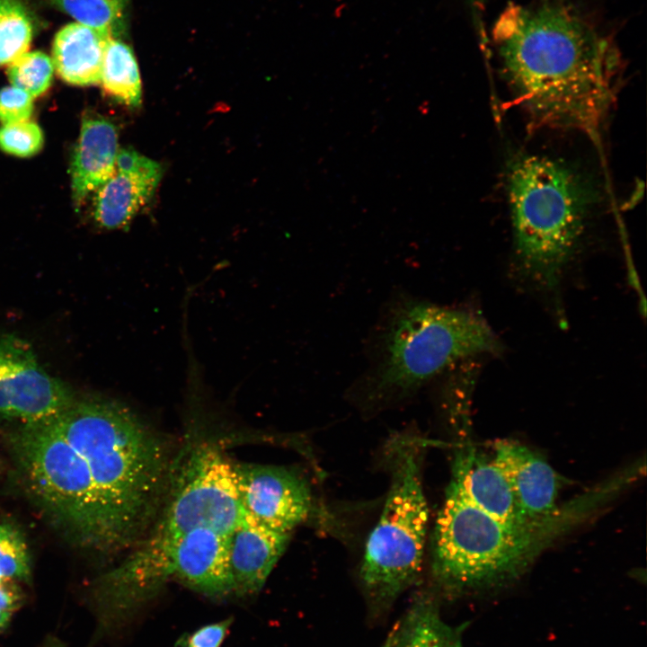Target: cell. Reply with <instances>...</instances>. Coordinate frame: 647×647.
I'll list each match as a JSON object with an SVG mask.
<instances>
[{"label": "cell", "instance_id": "cell-1", "mask_svg": "<svg viewBox=\"0 0 647 647\" xmlns=\"http://www.w3.org/2000/svg\"><path fill=\"white\" fill-rule=\"evenodd\" d=\"M492 38L503 76L533 125L598 136L620 73L606 37L572 7L547 1L506 7Z\"/></svg>", "mask_w": 647, "mask_h": 647}, {"label": "cell", "instance_id": "cell-2", "mask_svg": "<svg viewBox=\"0 0 647 647\" xmlns=\"http://www.w3.org/2000/svg\"><path fill=\"white\" fill-rule=\"evenodd\" d=\"M48 421L87 465L111 550L145 536L172 479L166 441L130 408L101 397L74 399Z\"/></svg>", "mask_w": 647, "mask_h": 647}, {"label": "cell", "instance_id": "cell-3", "mask_svg": "<svg viewBox=\"0 0 647 647\" xmlns=\"http://www.w3.org/2000/svg\"><path fill=\"white\" fill-rule=\"evenodd\" d=\"M616 496L607 482L549 516L521 525L501 522L474 506L451 479L432 536V572L448 589L493 586L517 578L553 545Z\"/></svg>", "mask_w": 647, "mask_h": 647}, {"label": "cell", "instance_id": "cell-4", "mask_svg": "<svg viewBox=\"0 0 647 647\" xmlns=\"http://www.w3.org/2000/svg\"><path fill=\"white\" fill-rule=\"evenodd\" d=\"M499 349L482 317L399 295L384 312L369 365L350 394L368 409L397 403L459 362Z\"/></svg>", "mask_w": 647, "mask_h": 647}, {"label": "cell", "instance_id": "cell-5", "mask_svg": "<svg viewBox=\"0 0 647 647\" xmlns=\"http://www.w3.org/2000/svg\"><path fill=\"white\" fill-rule=\"evenodd\" d=\"M508 196L517 268L534 284L553 289L582 236L589 188L560 160L525 155L510 167Z\"/></svg>", "mask_w": 647, "mask_h": 647}, {"label": "cell", "instance_id": "cell-6", "mask_svg": "<svg viewBox=\"0 0 647 647\" xmlns=\"http://www.w3.org/2000/svg\"><path fill=\"white\" fill-rule=\"evenodd\" d=\"M168 491L161 517L117 568L121 581L143 596L172 579V555L185 534L208 527L229 535L243 517L234 464L215 446L194 449Z\"/></svg>", "mask_w": 647, "mask_h": 647}, {"label": "cell", "instance_id": "cell-7", "mask_svg": "<svg viewBox=\"0 0 647 647\" xmlns=\"http://www.w3.org/2000/svg\"><path fill=\"white\" fill-rule=\"evenodd\" d=\"M420 439L397 433L386 445L390 487L359 572L368 594L381 601L410 587L421 569L429 509L421 476L425 444Z\"/></svg>", "mask_w": 647, "mask_h": 647}, {"label": "cell", "instance_id": "cell-8", "mask_svg": "<svg viewBox=\"0 0 647 647\" xmlns=\"http://www.w3.org/2000/svg\"><path fill=\"white\" fill-rule=\"evenodd\" d=\"M30 492L50 518L82 545L111 550L98 497L80 454L47 421L13 439Z\"/></svg>", "mask_w": 647, "mask_h": 647}, {"label": "cell", "instance_id": "cell-9", "mask_svg": "<svg viewBox=\"0 0 647 647\" xmlns=\"http://www.w3.org/2000/svg\"><path fill=\"white\" fill-rule=\"evenodd\" d=\"M74 399L65 384L42 368L30 344L0 336V417L38 424L56 417Z\"/></svg>", "mask_w": 647, "mask_h": 647}, {"label": "cell", "instance_id": "cell-10", "mask_svg": "<svg viewBox=\"0 0 647 647\" xmlns=\"http://www.w3.org/2000/svg\"><path fill=\"white\" fill-rule=\"evenodd\" d=\"M243 515L276 532H291L306 520L313 502L307 482L287 467L234 463Z\"/></svg>", "mask_w": 647, "mask_h": 647}, {"label": "cell", "instance_id": "cell-11", "mask_svg": "<svg viewBox=\"0 0 647 647\" xmlns=\"http://www.w3.org/2000/svg\"><path fill=\"white\" fill-rule=\"evenodd\" d=\"M115 169L94 199L95 222L105 229L127 226L150 201L163 174L156 161L129 147L118 151Z\"/></svg>", "mask_w": 647, "mask_h": 647}, {"label": "cell", "instance_id": "cell-12", "mask_svg": "<svg viewBox=\"0 0 647 647\" xmlns=\"http://www.w3.org/2000/svg\"><path fill=\"white\" fill-rule=\"evenodd\" d=\"M492 460L506 476L527 520L540 519L558 508V475L539 454L518 442L500 440Z\"/></svg>", "mask_w": 647, "mask_h": 647}, {"label": "cell", "instance_id": "cell-13", "mask_svg": "<svg viewBox=\"0 0 647 647\" xmlns=\"http://www.w3.org/2000/svg\"><path fill=\"white\" fill-rule=\"evenodd\" d=\"M290 534L270 530L243 515L227 536L231 592L260 590L283 554Z\"/></svg>", "mask_w": 647, "mask_h": 647}, {"label": "cell", "instance_id": "cell-14", "mask_svg": "<svg viewBox=\"0 0 647 647\" xmlns=\"http://www.w3.org/2000/svg\"><path fill=\"white\" fill-rule=\"evenodd\" d=\"M227 536L208 527H199L178 542L171 561L172 578L209 596L231 592Z\"/></svg>", "mask_w": 647, "mask_h": 647}, {"label": "cell", "instance_id": "cell-15", "mask_svg": "<svg viewBox=\"0 0 647 647\" xmlns=\"http://www.w3.org/2000/svg\"><path fill=\"white\" fill-rule=\"evenodd\" d=\"M452 479L474 506L496 519L512 525L529 522L522 516L511 487L499 466L493 460L477 456L473 448L467 447L458 452Z\"/></svg>", "mask_w": 647, "mask_h": 647}, {"label": "cell", "instance_id": "cell-16", "mask_svg": "<svg viewBox=\"0 0 647 647\" xmlns=\"http://www.w3.org/2000/svg\"><path fill=\"white\" fill-rule=\"evenodd\" d=\"M118 151L113 123L102 117L83 120L71 164L73 199L77 205L115 173Z\"/></svg>", "mask_w": 647, "mask_h": 647}, {"label": "cell", "instance_id": "cell-17", "mask_svg": "<svg viewBox=\"0 0 647 647\" xmlns=\"http://www.w3.org/2000/svg\"><path fill=\"white\" fill-rule=\"evenodd\" d=\"M112 36L105 31L71 22L61 28L52 45V62L58 75L75 85L101 82L103 56Z\"/></svg>", "mask_w": 647, "mask_h": 647}, {"label": "cell", "instance_id": "cell-18", "mask_svg": "<svg viewBox=\"0 0 647 647\" xmlns=\"http://www.w3.org/2000/svg\"><path fill=\"white\" fill-rule=\"evenodd\" d=\"M103 90L118 102L137 107L142 100L141 79L137 62L130 46L111 37L106 46L101 82Z\"/></svg>", "mask_w": 647, "mask_h": 647}, {"label": "cell", "instance_id": "cell-19", "mask_svg": "<svg viewBox=\"0 0 647 647\" xmlns=\"http://www.w3.org/2000/svg\"><path fill=\"white\" fill-rule=\"evenodd\" d=\"M75 22L120 38L126 29L129 0H49Z\"/></svg>", "mask_w": 647, "mask_h": 647}, {"label": "cell", "instance_id": "cell-20", "mask_svg": "<svg viewBox=\"0 0 647 647\" xmlns=\"http://www.w3.org/2000/svg\"><path fill=\"white\" fill-rule=\"evenodd\" d=\"M32 36V22L22 1L0 0V66L27 52Z\"/></svg>", "mask_w": 647, "mask_h": 647}, {"label": "cell", "instance_id": "cell-21", "mask_svg": "<svg viewBox=\"0 0 647 647\" xmlns=\"http://www.w3.org/2000/svg\"><path fill=\"white\" fill-rule=\"evenodd\" d=\"M54 65L41 51H27L8 65L7 76L13 86L32 97L45 93L51 84Z\"/></svg>", "mask_w": 647, "mask_h": 647}, {"label": "cell", "instance_id": "cell-22", "mask_svg": "<svg viewBox=\"0 0 647 647\" xmlns=\"http://www.w3.org/2000/svg\"><path fill=\"white\" fill-rule=\"evenodd\" d=\"M29 556L22 535L8 524H0V583L29 576Z\"/></svg>", "mask_w": 647, "mask_h": 647}, {"label": "cell", "instance_id": "cell-23", "mask_svg": "<svg viewBox=\"0 0 647 647\" xmlns=\"http://www.w3.org/2000/svg\"><path fill=\"white\" fill-rule=\"evenodd\" d=\"M40 128L28 120L4 124L0 128V148L10 155L29 157L43 146Z\"/></svg>", "mask_w": 647, "mask_h": 647}, {"label": "cell", "instance_id": "cell-24", "mask_svg": "<svg viewBox=\"0 0 647 647\" xmlns=\"http://www.w3.org/2000/svg\"><path fill=\"white\" fill-rule=\"evenodd\" d=\"M424 611L412 623L402 647H447L453 639L448 627L432 610Z\"/></svg>", "mask_w": 647, "mask_h": 647}, {"label": "cell", "instance_id": "cell-25", "mask_svg": "<svg viewBox=\"0 0 647 647\" xmlns=\"http://www.w3.org/2000/svg\"><path fill=\"white\" fill-rule=\"evenodd\" d=\"M32 96L15 86L0 90V122L3 124L28 120L33 111Z\"/></svg>", "mask_w": 647, "mask_h": 647}, {"label": "cell", "instance_id": "cell-26", "mask_svg": "<svg viewBox=\"0 0 647 647\" xmlns=\"http://www.w3.org/2000/svg\"><path fill=\"white\" fill-rule=\"evenodd\" d=\"M231 622L227 619L199 629L185 641V647H219Z\"/></svg>", "mask_w": 647, "mask_h": 647}, {"label": "cell", "instance_id": "cell-27", "mask_svg": "<svg viewBox=\"0 0 647 647\" xmlns=\"http://www.w3.org/2000/svg\"><path fill=\"white\" fill-rule=\"evenodd\" d=\"M21 604V595L7 581L0 583V609L13 613Z\"/></svg>", "mask_w": 647, "mask_h": 647}, {"label": "cell", "instance_id": "cell-28", "mask_svg": "<svg viewBox=\"0 0 647 647\" xmlns=\"http://www.w3.org/2000/svg\"><path fill=\"white\" fill-rule=\"evenodd\" d=\"M11 615V613L4 612L0 609V632L7 625Z\"/></svg>", "mask_w": 647, "mask_h": 647}, {"label": "cell", "instance_id": "cell-29", "mask_svg": "<svg viewBox=\"0 0 647 647\" xmlns=\"http://www.w3.org/2000/svg\"><path fill=\"white\" fill-rule=\"evenodd\" d=\"M447 647H463L461 641L457 638H453Z\"/></svg>", "mask_w": 647, "mask_h": 647}]
</instances>
